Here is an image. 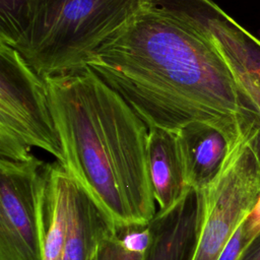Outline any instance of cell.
I'll use <instances>...</instances> for the list:
<instances>
[{
	"label": "cell",
	"mask_w": 260,
	"mask_h": 260,
	"mask_svg": "<svg viewBox=\"0 0 260 260\" xmlns=\"http://www.w3.org/2000/svg\"><path fill=\"white\" fill-rule=\"evenodd\" d=\"M148 128L177 132L213 122L247 105L212 43L198 29L147 0L85 60Z\"/></svg>",
	"instance_id": "1"
},
{
	"label": "cell",
	"mask_w": 260,
	"mask_h": 260,
	"mask_svg": "<svg viewBox=\"0 0 260 260\" xmlns=\"http://www.w3.org/2000/svg\"><path fill=\"white\" fill-rule=\"evenodd\" d=\"M62 166L118 229L157 210L147 168L148 127L87 66L44 78Z\"/></svg>",
	"instance_id": "2"
},
{
	"label": "cell",
	"mask_w": 260,
	"mask_h": 260,
	"mask_svg": "<svg viewBox=\"0 0 260 260\" xmlns=\"http://www.w3.org/2000/svg\"><path fill=\"white\" fill-rule=\"evenodd\" d=\"M146 1L45 0L12 47L43 78L78 70Z\"/></svg>",
	"instance_id": "3"
},
{
	"label": "cell",
	"mask_w": 260,
	"mask_h": 260,
	"mask_svg": "<svg viewBox=\"0 0 260 260\" xmlns=\"http://www.w3.org/2000/svg\"><path fill=\"white\" fill-rule=\"evenodd\" d=\"M31 147L63 161L46 80L14 47L0 42V158L27 159Z\"/></svg>",
	"instance_id": "4"
},
{
	"label": "cell",
	"mask_w": 260,
	"mask_h": 260,
	"mask_svg": "<svg viewBox=\"0 0 260 260\" xmlns=\"http://www.w3.org/2000/svg\"><path fill=\"white\" fill-rule=\"evenodd\" d=\"M258 124L256 113L253 125L231 149L217 176L199 191L202 213L193 260H217L260 197V155L256 144Z\"/></svg>",
	"instance_id": "5"
},
{
	"label": "cell",
	"mask_w": 260,
	"mask_h": 260,
	"mask_svg": "<svg viewBox=\"0 0 260 260\" xmlns=\"http://www.w3.org/2000/svg\"><path fill=\"white\" fill-rule=\"evenodd\" d=\"M44 161L0 158V260H43L40 193Z\"/></svg>",
	"instance_id": "6"
},
{
	"label": "cell",
	"mask_w": 260,
	"mask_h": 260,
	"mask_svg": "<svg viewBox=\"0 0 260 260\" xmlns=\"http://www.w3.org/2000/svg\"><path fill=\"white\" fill-rule=\"evenodd\" d=\"M246 105L240 114L213 122L194 121L175 132L190 189L201 191L214 180L231 149L253 125L256 113Z\"/></svg>",
	"instance_id": "7"
},
{
	"label": "cell",
	"mask_w": 260,
	"mask_h": 260,
	"mask_svg": "<svg viewBox=\"0 0 260 260\" xmlns=\"http://www.w3.org/2000/svg\"><path fill=\"white\" fill-rule=\"evenodd\" d=\"M201 31L228 66L241 69L260 87V39L212 0H150Z\"/></svg>",
	"instance_id": "8"
},
{
	"label": "cell",
	"mask_w": 260,
	"mask_h": 260,
	"mask_svg": "<svg viewBox=\"0 0 260 260\" xmlns=\"http://www.w3.org/2000/svg\"><path fill=\"white\" fill-rule=\"evenodd\" d=\"M201 213V194L193 189L171 210L156 212L149 222L152 238L142 260H193Z\"/></svg>",
	"instance_id": "9"
},
{
	"label": "cell",
	"mask_w": 260,
	"mask_h": 260,
	"mask_svg": "<svg viewBox=\"0 0 260 260\" xmlns=\"http://www.w3.org/2000/svg\"><path fill=\"white\" fill-rule=\"evenodd\" d=\"M72 177L59 162L45 164L40 193L43 260H63L69 228Z\"/></svg>",
	"instance_id": "10"
},
{
	"label": "cell",
	"mask_w": 260,
	"mask_h": 260,
	"mask_svg": "<svg viewBox=\"0 0 260 260\" xmlns=\"http://www.w3.org/2000/svg\"><path fill=\"white\" fill-rule=\"evenodd\" d=\"M147 168L157 212L165 213L188 193L185 173L175 132L148 128Z\"/></svg>",
	"instance_id": "11"
},
{
	"label": "cell",
	"mask_w": 260,
	"mask_h": 260,
	"mask_svg": "<svg viewBox=\"0 0 260 260\" xmlns=\"http://www.w3.org/2000/svg\"><path fill=\"white\" fill-rule=\"evenodd\" d=\"M116 230L106 213L73 179L63 260H90L102 241Z\"/></svg>",
	"instance_id": "12"
},
{
	"label": "cell",
	"mask_w": 260,
	"mask_h": 260,
	"mask_svg": "<svg viewBox=\"0 0 260 260\" xmlns=\"http://www.w3.org/2000/svg\"><path fill=\"white\" fill-rule=\"evenodd\" d=\"M45 0H0V42L13 46Z\"/></svg>",
	"instance_id": "13"
},
{
	"label": "cell",
	"mask_w": 260,
	"mask_h": 260,
	"mask_svg": "<svg viewBox=\"0 0 260 260\" xmlns=\"http://www.w3.org/2000/svg\"><path fill=\"white\" fill-rule=\"evenodd\" d=\"M143 255L128 250L123 245L119 232L116 230L115 233L102 241L90 260H142Z\"/></svg>",
	"instance_id": "14"
},
{
	"label": "cell",
	"mask_w": 260,
	"mask_h": 260,
	"mask_svg": "<svg viewBox=\"0 0 260 260\" xmlns=\"http://www.w3.org/2000/svg\"><path fill=\"white\" fill-rule=\"evenodd\" d=\"M229 68L236 80L244 102L248 104L260 118V87L250 75L241 69L233 66H229Z\"/></svg>",
	"instance_id": "15"
},
{
	"label": "cell",
	"mask_w": 260,
	"mask_h": 260,
	"mask_svg": "<svg viewBox=\"0 0 260 260\" xmlns=\"http://www.w3.org/2000/svg\"><path fill=\"white\" fill-rule=\"evenodd\" d=\"M248 248L245 240L242 223L231 237L217 260H238L243 252Z\"/></svg>",
	"instance_id": "16"
},
{
	"label": "cell",
	"mask_w": 260,
	"mask_h": 260,
	"mask_svg": "<svg viewBox=\"0 0 260 260\" xmlns=\"http://www.w3.org/2000/svg\"><path fill=\"white\" fill-rule=\"evenodd\" d=\"M245 240L248 247L260 237V197L248 216L242 222Z\"/></svg>",
	"instance_id": "17"
},
{
	"label": "cell",
	"mask_w": 260,
	"mask_h": 260,
	"mask_svg": "<svg viewBox=\"0 0 260 260\" xmlns=\"http://www.w3.org/2000/svg\"><path fill=\"white\" fill-rule=\"evenodd\" d=\"M238 260H260V237L243 252Z\"/></svg>",
	"instance_id": "18"
},
{
	"label": "cell",
	"mask_w": 260,
	"mask_h": 260,
	"mask_svg": "<svg viewBox=\"0 0 260 260\" xmlns=\"http://www.w3.org/2000/svg\"><path fill=\"white\" fill-rule=\"evenodd\" d=\"M258 120H259V124H258L257 133H256V144H257L258 152H259V155H260V118H259V116H258Z\"/></svg>",
	"instance_id": "19"
}]
</instances>
